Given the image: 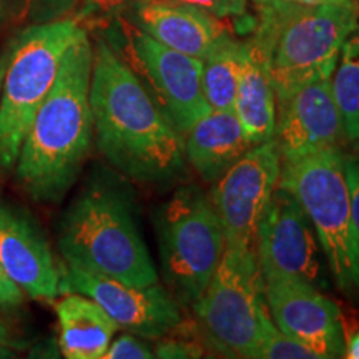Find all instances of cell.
<instances>
[{
    "label": "cell",
    "mask_w": 359,
    "mask_h": 359,
    "mask_svg": "<svg viewBox=\"0 0 359 359\" xmlns=\"http://www.w3.org/2000/svg\"><path fill=\"white\" fill-rule=\"evenodd\" d=\"M257 248L263 281L296 280L325 288L321 246L303 206L278 185L262 215L257 230Z\"/></svg>",
    "instance_id": "obj_10"
},
{
    "label": "cell",
    "mask_w": 359,
    "mask_h": 359,
    "mask_svg": "<svg viewBox=\"0 0 359 359\" xmlns=\"http://www.w3.org/2000/svg\"><path fill=\"white\" fill-rule=\"evenodd\" d=\"M281 161H294L346 140L331 79L314 80L276 100L273 138Z\"/></svg>",
    "instance_id": "obj_14"
},
{
    "label": "cell",
    "mask_w": 359,
    "mask_h": 359,
    "mask_svg": "<svg viewBox=\"0 0 359 359\" xmlns=\"http://www.w3.org/2000/svg\"><path fill=\"white\" fill-rule=\"evenodd\" d=\"M137 0H82V7L77 13V20L88 24H110L123 15L127 8Z\"/></svg>",
    "instance_id": "obj_23"
},
{
    "label": "cell",
    "mask_w": 359,
    "mask_h": 359,
    "mask_svg": "<svg viewBox=\"0 0 359 359\" xmlns=\"http://www.w3.org/2000/svg\"><path fill=\"white\" fill-rule=\"evenodd\" d=\"M82 293L105 309L118 327L140 338H163L183 318L173 294L156 285L133 286L75 266L62 271V293Z\"/></svg>",
    "instance_id": "obj_12"
},
{
    "label": "cell",
    "mask_w": 359,
    "mask_h": 359,
    "mask_svg": "<svg viewBox=\"0 0 359 359\" xmlns=\"http://www.w3.org/2000/svg\"><path fill=\"white\" fill-rule=\"evenodd\" d=\"M203 356V348L183 339H163L155 349V358L163 359H195Z\"/></svg>",
    "instance_id": "obj_26"
},
{
    "label": "cell",
    "mask_w": 359,
    "mask_h": 359,
    "mask_svg": "<svg viewBox=\"0 0 359 359\" xmlns=\"http://www.w3.org/2000/svg\"><path fill=\"white\" fill-rule=\"evenodd\" d=\"M58 250L69 266L93 275L133 286L158 283L132 193L109 175L90 178L67 208L58 226Z\"/></svg>",
    "instance_id": "obj_3"
},
{
    "label": "cell",
    "mask_w": 359,
    "mask_h": 359,
    "mask_svg": "<svg viewBox=\"0 0 359 359\" xmlns=\"http://www.w3.org/2000/svg\"><path fill=\"white\" fill-rule=\"evenodd\" d=\"M107 359H151L155 358V351L145 341L138 339L137 334L127 333L111 339L109 349H107Z\"/></svg>",
    "instance_id": "obj_24"
},
{
    "label": "cell",
    "mask_w": 359,
    "mask_h": 359,
    "mask_svg": "<svg viewBox=\"0 0 359 359\" xmlns=\"http://www.w3.org/2000/svg\"><path fill=\"white\" fill-rule=\"evenodd\" d=\"M245 58V40L223 35L203 60L201 85L212 110H230L235 105L236 88L240 82Z\"/></svg>",
    "instance_id": "obj_20"
},
{
    "label": "cell",
    "mask_w": 359,
    "mask_h": 359,
    "mask_svg": "<svg viewBox=\"0 0 359 359\" xmlns=\"http://www.w3.org/2000/svg\"><path fill=\"white\" fill-rule=\"evenodd\" d=\"M344 173H346L349 196H351L353 222L359 241V158L344 156Z\"/></svg>",
    "instance_id": "obj_27"
},
{
    "label": "cell",
    "mask_w": 359,
    "mask_h": 359,
    "mask_svg": "<svg viewBox=\"0 0 359 359\" xmlns=\"http://www.w3.org/2000/svg\"><path fill=\"white\" fill-rule=\"evenodd\" d=\"M205 344L226 358L258 359L269 320L257 248L226 246L193 304Z\"/></svg>",
    "instance_id": "obj_7"
},
{
    "label": "cell",
    "mask_w": 359,
    "mask_h": 359,
    "mask_svg": "<svg viewBox=\"0 0 359 359\" xmlns=\"http://www.w3.org/2000/svg\"><path fill=\"white\" fill-rule=\"evenodd\" d=\"M122 19L156 42L198 60L228 34L222 19L180 0H137Z\"/></svg>",
    "instance_id": "obj_16"
},
{
    "label": "cell",
    "mask_w": 359,
    "mask_h": 359,
    "mask_svg": "<svg viewBox=\"0 0 359 359\" xmlns=\"http://www.w3.org/2000/svg\"><path fill=\"white\" fill-rule=\"evenodd\" d=\"M356 8H358V13H359V0H356Z\"/></svg>",
    "instance_id": "obj_36"
},
{
    "label": "cell",
    "mask_w": 359,
    "mask_h": 359,
    "mask_svg": "<svg viewBox=\"0 0 359 359\" xmlns=\"http://www.w3.org/2000/svg\"><path fill=\"white\" fill-rule=\"evenodd\" d=\"M24 291L7 276V273L0 266V309L11 311V309H15L20 304H24Z\"/></svg>",
    "instance_id": "obj_28"
},
{
    "label": "cell",
    "mask_w": 359,
    "mask_h": 359,
    "mask_svg": "<svg viewBox=\"0 0 359 359\" xmlns=\"http://www.w3.org/2000/svg\"><path fill=\"white\" fill-rule=\"evenodd\" d=\"M115 42L123 43L133 72L182 137L212 111L201 85L203 62L156 42L127 20L116 19Z\"/></svg>",
    "instance_id": "obj_9"
},
{
    "label": "cell",
    "mask_w": 359,
    "mask_h": 359,
    "mask_svg": "<svg viewBox=\"0 0 359 359\" xmlns=\"http://www.w3.org/2000/svg\"><path fill=\"white\" fill-rule=\"evenodd\" d=\"M20 0H0V30L19 12Z\"/></svg>",
    "instance_id": "obj_31"
},
{
    "label": "cell",
    "mask_w": 359,
    "mask_h": 359,
    "mask_svg": "<svg viewBox=\"0 0 359 359\" xmlns=\"http://www.w3.org/2000/svg\"><path fill=\"white\" fill-rule=\"evenodd\" d=\"M15 348L8 346L6 343H0V359H8V358H15Z\"/></svg>",
    "instance_id": "obj_33"
},
{
    "label": "cell",
    "mask_w": 359,
    "mask_h": 359,
    "mask_svg": "<svg viewBox=\"0 0 359 359\" xmlns=\"http://www.w3.org/2000/svg\"><path fill=\"white\" fill-rule=\"evenodd\" d=\"M0 343H6V344H8V346H12L15 349L25 348L24 341L19 339L15 334H13L11 325H8V323L4 320L2 316H0Z\"/></svg>",
    "instance_id": "obj_30"
},
{
    "label": "cell",
    "mask_w": 359,
    "mask_h": 359,
    "mask_svg": "<svg viewBox=\"0 0 359 359\" xmlns=\"http://www.w3.org/2000/svg\"><path fill=\"white\" fill-rule=\"evenodd\" d=\"M4 74H6V53H4V55L0 57V88H2Z\"/></svg>",
    "instance_id": "obj_34"
},
{
    "label": "cell",
    "mask_w": 359,
    "mask_h": 359,
    "mask_svg": "<svg viewBox=\"0 0 359 359\" xmlns=\"http://www.w3.org/2000/svg\"><path fill=\"white\" fill-rule=\"evenodd\" d=\"M60 326V351L69 359L105 356L118 325L100 304L82 293L67 294L55 306Z\"/></svg>",
    "instance_id": "obj_19"
},
{
    "label": "cell",
    "mask_w": 359,
    "mask_h": 359,
    "mask_svg": "<svg viewBox=\"0 0 359 359\" xmlns=\"http://www.w3.org/2000/svg\"><path fill=\"white\" fill-rule=\"evenodd\" d=\"M344 358L349 359H359V331L354 336H351L349 343L346 344V353Z\"/></svg>",
    "instance_id": "obj_32"
},
{
    "label": "cell",
    "mask_w": 359,
    "mask_h": 359,
    "mask_svg": "<svg viewBox=\"0 0 359 359\" xmlns=\"http://www.w3.org/2000/svg\"><path fill=\"white\" fill-rule=\"evenodd\" d=\"M92 65L93 47L82 29L62 58L13 167L17 183L35 201L55 203L64 198L88 158L93 142Z\"/></svg>",
    "instance_id": "obj_2"
},
{
    "label": "cell",
    "mask_w": 359,
    "mask_h": 359,
    "mask_svg": "<svg viewBox=\"0 0 359 359\" xmlns=\"http://www.w3.org/2000/svg\"><path fill=\"white\" fill-rule=\"evenodd\" d=\"M273 323L285 334L311 349L318 359L344 358L346 339L339 308L304 281H263Z\"/></svg>",
    "instance_id": "obj_13"
},
{
    "label": "cell",
    "mask_w": 359,
    "mask_h": 359,
    "mask_svg": "<svg viewBox=\"0 0 359 359\" xmlns=\"http://www.w3.org/2000/svg\"><path fill=\"white\" fill-rule=\"evenodd\" d=\"M0 266L30 298L62 293V271L47 238L32 215L15 205H0Z\"/></svg>",
    "instance_id": "obj_15"
},
{
    "label": "cell",
    "mask_w": 359,
    "mask_h": 359,
    "mask_svg": "<svg viewBox=\"0 0 359 359\" xmlns=\"http://www.w3.org/2000/svg\"><path fill=\"white\" fill-rule=\"evenodd\" d=\"M251 147L230 110H212L183 135L185 158L205 183L222 178Z\"/></svg>",
    "instance_id": "obj_17"
},
{
    "label": "cell",
    "mask_w": 359,
    "mask_h": 359,
    "mask_svg": "<svg viewBox=\"0 0 359 359\" xmlns=\"http://www.w3.org/2000/svg\"><path fill=\"white\" fill-rule=\"evenodd\" d=\"M233 114L251 145L271 142L276 130V93L269 70L253 42L245 40V58Z\"/></svg>",
    "instance_id": "obj_18"
},
{
    "label": "cell",
    "mask_w": 359,
    "mask_h": 359,
    "mask_svg": "<svg viewBox=\"0 0 359 359\" xmlns=\"http://www.w3.org/2000/svg\"><path fill=\"white\" fill-rule=\"evenodd\" d=\"M210 12L218 19H238L251 20L248 17V6L246 0H180Z\"/></svg>",
    "instance_id": "obj_25"
},
{
    "label": "cell",
    "mask_w": 359,
    "mask_h": 359,
    "mask_svg": "<svg viewBox=\"0 0 359 359\" xmlns=\"http://www.w3.org/2000/svg\"><path fill=\"white\" fill-rule=\"evenodd\" d=\"M258 359H318V356L309 348L283 333L271 320L264 331Z\"/></svg>",
    "instance_id": "obj_22"
},
{
    "label": "cell",
    "mask_w": 359,
    "mask_h": 359,
    "mask_svg": "<svg viewBox=\"0 0 359 359\" xmlns=\"http://www.w3.org/2000/svg\"><path fill=\"white\" fill-rule=\"evenodd\" d=\"M255 4H259V2H268V0H253ZM278 2H293V4H299V0H278Z\"/></svg>",
    "instance_id": "obj_35"
},
{
    "label": "cell",
    "mask_w": 359,
    "mask_h": 359,
    "mask_svg": "<svg viewBox=\"0 0 359 359\" xmlns=\"http://www.w3.org/2000/svg\"><path fill=\"white\" fill-rule=\"evenodd\" d=\"M90 109L98 151L125 177L160 187L187 177L182 133L105 40L93 50Z\"/></svg>",
    "instance_id": "obj_1"
},
{
    "label": "cell",
    "mask_w": 359,
    "mask_h": 359,
    "mask_svg": "<svg viewBox=\"0 0 359 359\" xmlns=\"http://www.w3.org/2000/svg\"><path fill=\"white\" fill-rule=\"evenodd\" d=\"M280 175L281 156L271 140L251 147L213 183L210 200L222 222L226 246L255 248L258 223Z\"/></svg>",
    "instance_id": "obj_11"
},
{
    "label": "cell",
    "mask_w": 359,
    "mask_h": 359,
    "mask_svg": "<svg viewBox=\"0 0 359 359\" xmlns=\"http://www.w3.org/2000/svg\"><path fill=\"white\" fill-rule=\"evenodd\" d=\"M331 77V88L343 120L346 140H359V29L346 39L338 65Z\"/></svg>",
    "instance_id": "obj_21"
},
{
    "label": "cell",
    "mask_w": 359,
    "mask_h": 359,
    "mask_svg": "<svg viewBox=\"0 0 359 359\" xmlns=\"http://www.w3.org/2000/svg\"><path fill=\"white\" fill-rule=\"evenodd\" d=\"M278 185L286 188L308 215L336 288L359 299V241L339 148L281 161Z\"/></svg>",
    "instance_id": "obj_5"
},
{
    "label": "cell",
    "mask_w": 359,
    "mask_h": 359,
    "mask_svg": "<svg viewBox=\"0 0 359 359\" xmlns=\"http://www.w3.org/2000/svg\"><path fill=\"white\" fill-rule=\"evenodd\" d=\"M257 7L251 42L268 67L276 100L304 83L333 77L341 47L359 29L356 0L323 6L268 0Z\"/></svg>",
    "instance_id": "obj_4"
},
{
    "label": "cell",
    "mask_w": 359,
    "mask_h": 359,
    "mask_svg": "<svg viewBox=\"0 0 359 359\" xmlns=\"http://www.w3.org/2000/svg\"><path fill=\"white\" fill-rule=\"evenodd\" d=\"M40 19H57L65 15L79 4V0H30Z\"/></svg>",
    "instance_id": "obj_29"
},
{
    "label": "cell",
    "mask_w": 359,
    "mask_h": 359,
    "mask_svg": "<svg viewBox=\"0 0 359 359\" xmlns=\"http://www.w3.org/2000/svg\"><path fill=\"white\" fill-rule=\"evenodd\" d=\"M82 29L75 19L48 20L27 27L12 39L0 88V173L15 167L30 123Z\"/></svg>",
    "instance_id": "obj_6"
},
{
    "label": "cell",
    "mask_w": 359,
    "mask_h": 359,
    "mask_svg": "<svg viewBox=\"0 0 359 359\" xmlns=\"http://www.w3.org/2000/svg\"><path fill=\"white\" fill-rule=\"evenodd\" d=\"M155 228L165 281L178 303L193 306L226 248L210 195L196 185L177 188L156 210Z\"/></svg>",
    "instance_id": "obj_8"
}]
</instances>
